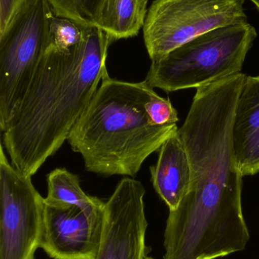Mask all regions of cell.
Returning a JSON list of instances; mask_svg holds the SVG:
<instances>
[{
    "label": "cell",
    "mask_w": 259,
    "mask_h": 259,
    "mask_svg": "<svg viewBox=\"0 0 259 259\" xmlns=\"http://www.w3.org/2000/svg\"><path fill=\"white\" fill-rule=\"evenodd\" d=\"M146 112L151 122L155 126H177V112L170 100L154 92L145 104Z\"/></svg>",
    "instance_id": "obj_16"
},
{
    "label": "cell",
    "mask_w": 259,
    "mask_h": 259,
    "mask_svg": "<svg viewBox=\"0 0 259 259\" xmlns=\"http://www.w3.org/2000/svg\"><path fill=\"white\" fill-rule=\"evenodd\" d=\"M249 1L252 2V3L255 5V7L257 8V9H258L259 12V0H249Z\"/></svg>",
    "instance_id": "obj_18"
},
{
    "label": "cell",
    "mask_w": 259,
    "mask_h": 259,
    "mask_svg": "<svg viewBox=\"0 0 259 259\" xmlns=\"http://www.w3.org/2000/svg\"><path fill=\"white\" fill-rule=\"evenodd\" d=\"M145 189L134 178L119 183L105 202L103 234L96 259H144L147 221Z\"/></svg>",
    "instance_id": "obj_8"
},
{
    "label": "cell",
    "mask_w": 259,
    "mask_h": 259,
    "mask_svg": "<svg viewBox=\"0 0 259 259\" xmlns=\"http://www.w3.org/2000/svg\"><path fill=\"white\" fill-rule=\"evenodd\" d=\"M144 259H155V258H152V257L146 256L145 258H144Z\"/></svg>",
    "instance_id": "obj_19"
},
{
    "label": "cell",
    "mask_w": 259,
    "mask_h": 259,
    "mask_svg": "<svg viewBox=\"0 0 259 259\" xmlns=\"http://www.w3.org/2000/svg\"><path fill=\"white\" fill-rule=\"evenodd\" d=\"M234 156L242 176L259 173V75H246L232 127Z\"/></svg>",
    "instance_id": "obj_10"
},
{
    "label": "cell",
    "mask_w": 259,
    "mask_h": 259,
    "mask_svg": "<svg viewBox=\"0 0 259 259\" xmlns=\"http://www.w3.org/2000/svg\"><path fill=\"white\" fill-rule=\"evenodd\" d=\"M27 0H0V33L4 31L18 8Z\"/></svg>",
    "instance_id": "obj_17"
},
{
    "label": "cell",
    "mask_w": 259,
    "mask_h": 259,
    "mask_svg": "<svg viewBox=\"0 0 259 259\" xmlns=\"http://www.w3.org/2000/svg\"><path fill=\"white\" fill-rule=\"evenodd\" d=\"M53 10L46 0H27L0 33V128H4L28 89L50 46Z\"/></svg>",
    "instance_id": "obj_5"
},
{
    "label": "cell",
    "mask_w": 259,
    "mask_h": 259,
    "mask_svg": "<svg viewBox=\"0 0 259 259\" xmlns=\"http://www.w3.org/2000/svg\"><path fill=\"white\" fill-rule=\"evenodd\" d=\"M177 131L164 142L158 161L150 167L154 188L170 211L177 208L192 181L190 158Z\"/></svg>",
    "instance_id": "obj_11"
},
{
    "label": "cell",
    "mask_w": 259,
    "mask_h": 259,
    "mask_svg": "<svg viewBox=\"0 0 259 259\" xmlns=\"http://www.w3.org/2000/svg\"><path fill=\"white\" fill-rule=\"evenodd\" d=\"M82 40L68 50L50 45L21 103L4 128L12 164L31 178L68 140L107 75L112 39L97 26H82Z\"/></svg>",
    "instance_id": "obj_2"
},
{
    "label": "cell",
    "mask_w": 259,
    "mask_h": 259,
    "mask_svg": "<svg viewBox=\"0 0 259 259\" xmlns=\"http://www.w3.org/2000/svg\"><path fill=\"white\" fill-rule=\"evenodd\" d=\"M50 45L62 50H68L77 45L83 36L82 25L68 18L53 14L50 23Z\"/></svg>",
    "instance_id": "obj_15"
},
{
    "label": "cell",
    "mask_w": 259,
    "mask_h": 259,
    "mask_svg": "<svg viewBox=\"0 0 259 259\" xmlns=\"http://www.w3.org/2000/svg\"><path fill=\"white\" fill-rule=\"evenodd\" d=\"M147 0H106L97 27L113 41L136 36L144 27Z\"/></svg>",
    "instance_id": "obj_12"
},
{
    "label": "cell",
    "mask_w": 259,
    "mask_h": 259,
    "mask_svg": "<svg viewBox=\"0 0 259 259\" xmlns=\"http://www.w3.org/2000/svg\"><path fill=\"white\" fill-rule=\"evenodd\" d=\"M244 0H155L143 37L152 61L220 27L247 21Z\"/></svg>",
    "instance_id": "obj_6"
},
{
    "label": "cell",
    "mask_w": 259,
    "mask_h": 259,
    "mask_svg": "<svg viewBox=\"0 0 259 259\" xmlns=\"http://www.w3.org/2000/svg\"><path fill=\"white\" fill-rule=\"evenodd\" d=\"M103 217L104 208L87 211L75 205L46 203L41 249L52 259H96Z\"/></svg>",
    "instance_id": "obj_9"
},
{
    "label": "cell",
    "mask_w": 259,
    "mask_h": 259,
    "mask_svg": "<svg viewBox=\"0 0 259 259\" xmlns=\"http://www.w3.org/2000/svg\"><path fill=\"white\" fill-rule=\"evenodd\" d=\"M45 202L54 205H75L87 211L103 210L105 202L86 194L79 178L65 168H56L47 176Z\"/></svg>",
    "instance_id": "obj_13"
},
{
    "label": "cell",
    "mask_w": 259,
    "mask_h": 259,
    "mask_svg": "<svg viewBox=\"0 0 259 259\" xmlns=\"http://www.w3.org/2000/svg\"><path fill=\"white\" fill-rule=\"evenodd\" d=\"M45 205L31 178L10 164L0 145V259H34Z\"/></svg>",
    "instance_id": "obj_7"
},
{
    "label": "cell",
    "mask_w": 259,
    "mask_h": 259,
    "mask_svg": "<svg viewBox=\"0 0 259 259\" xmlns=\"http://www.w3.org/2000/svg\"><path fill=\"white\" fill-rule=\"evenodd\" d=\"M55 15L82 26H97L106 0H46Z\"/></svg>",
    "instance_id": "obj_14"
},
{
    "label": "cell",
    "mask_w": 259,
    "mask_h": 259,
    "mask_svg": "<svg viewBox=\"0 0 259 259\" xmlns=\"http://www.w3.org/2000/svg\"><path fill=\"white\" fill-rule=\"evenodd\" d=\"M243 73L198 88L178 134L190 158L192 181L170 211L164 259H217L246 249L249 232L242 208L243 178L232 127Z\"/></svg>",
    "instance_id": "obj_1"
},
{
    "label": "cell",
    "mask_w": 259,
    "mask_h": 259,
    "mask_svg": "<svg viewBox=\"0 0 259 259\" xmlns=\"http://www.w3.org/2000/svg\"><path fill=\"white\" fill-rule=\"evenodd\" d=\"M257 35L248 21L204 33L152 61L145 80L170 93L198 89L241 73Z\"/></svg>",
    "instance_id": "obj_4"
},
{
    "label": "cell",
    "mask_w": 259,
    "mask_h": 259,
    "mask_svg": "<svg viewBox=\"0 0 259 259\" xmlns=\"http://www.w3.org/2000/svg\"><path fill=\"white\" fill-rule=\"evenodd\" d=\"M154 92L145 80L134 83L105 76L67 140L87 170L134 178L146 158L177 131V126L151 122L145 104Z\"/></svg>",
    "instance_id": "obj_3"
}]
</instances>
